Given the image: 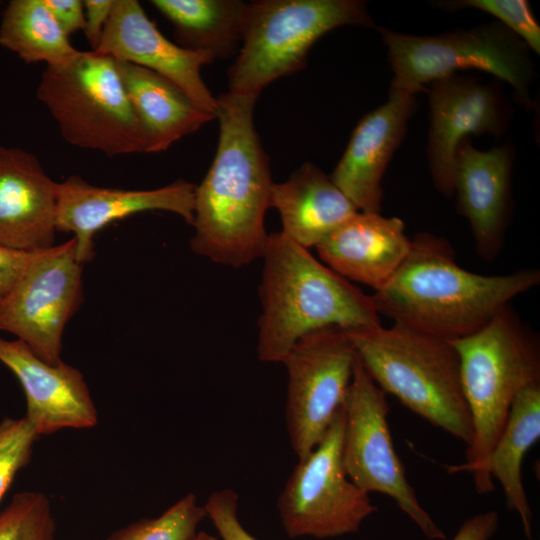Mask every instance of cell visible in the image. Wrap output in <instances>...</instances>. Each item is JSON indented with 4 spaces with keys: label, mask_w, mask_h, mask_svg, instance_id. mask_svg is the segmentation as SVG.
Wrapping results in <instances>:
<instances>
[{
    "label": "cell",
    "mask_w": 540,
    "mask_h": 540,
    "mask_svg": "<svg viewBox=\"0 0 540 540\" xmlns=\"http://www.w3.org/2000/svg\"><path fill=\"white\" fill-rule=\"evenodd\" d=\"M48 10L69 37L75 32L85 30V11L82 0H44Z\"/></svg>",
    "instance_id": "obj_32"
},
{
    "label": "cell",
    "mask_w": 540,
    "mask_h": 540,
    "mask_svg": "<svg viewBox=\"0 0 540 540\" xmlns=\"http://www.w3.org/2000/svg\"><path fill=\"white\" fill-rule=\"evenodd\" d=\"M345 332L364 368L385 393L467 446L471 443L460 360L451 342L398 325Z\"/></svg>",
    "instance_id": "obj_5"
},
{
    "label": "cell",
    "mask_w": 540,
    "mask_h": 540,
    "mask_svg": "<svg viewBox=\"0 0 540 540\" xmlns=\"http://www.w3.org/2000/svg\"><path fill=\"white\" fill-rule=\"evenodd\" d=\"M499 526L497 511H486L468 518L452 540H490Z\"/></svg>",
    "instance_id": "obj_34"
},
{
    "label": "cell",
    "mask_w": 540,
    "mask_h": 540,
    "mask_svg": "<svg viewBox=\"0 0 540 540\" xmlns=\"http://www.w3.org/2000/svg\"><path fill=\"white\" fill-rule=\"evenodd\" d=\"M356 359L345 330L328 326L302 336L282 360L288 373L286 426L298 460L316 447L343 409Z\"/></svg>",
    "instance_id": "obj_11"
},
{
    "label": "cell",
    "mask_w": 540,
    "mask_h": 540,
    "mask_svg": "<svg viewBox=\"0 0 540 540\" xmlns=\"http://www.w3.org/2000/svg\"><path fill=\"white\" fill-rule=\"evenodd\" d=\"M344 407L316 447L298 460L277 501L290 538H334L356 533L377 511L369 494L348 477L342 458Z\"/></svg>",
    "instance_id": "obj_9"
},
{
    "label": "cell",
    "mask_w": 540,
    "mask_h": 540,
    "mask_svg": "<svg viewBox=\"0 0 540 540\" xmlns=\"http://www.w3.org/2000/svg\"><path fill=\"white\" fill-rule=\"evenodd\" d=\"M439 7L446 10L468 7L484 11L517 35L530 50L540 53V26L525 0L446 1L439 2Z\"/></svg>",
    "instance_id": "obj_28"
},
{
    "label": "cell",
    "mask_w": 540,
    "mask_h": 540,
    "mask_svg": "<svg viewBox=\"0 0 540 540\" xmlns=\"http://www.w3.org/2000/svg\"><path fill=\"white\" fill-rule=\"evenodd\" d=\"M0 361L19 380L26 397L24 417L39 436L98 423L89 388L77 368L64 361L49 364L21 340L1 337Z\"/></svg>",
    "instance_id": "obj_16"
},
{
    "label": "cell",
    "mask_w": 540,
    "mask_h": 540,
    "mask_svg": "<svg viewBox=\"0 0 540 540\" xmlns=\"http://www.w3.org/2000/svg\"><path fill=\"white\" fill-rule=\"evenodd\" d=\"M414 109V95L390 90L388 100L353 130L330 178L358 211L380 213L381 181Z\"/></svg>",
    "instance_id": "obj_18"
},
{
    "label": "cell",
    "mask_w": 540,
    "mask_h": 540,
    "mask_svg": "<svg viewBox=\"0 0 540 540\" xmlns=\"http://www.w3.org/2000/svg\"><path fill=\"white\" fill-rule=\"evenodd\" d=\"M115 0H84L85 30L84 33L91 47L96 51L108 22Z\"/></svg>",
    "instance_id": "obj_33"
},
{
    "label": "cell",
    "mask_w": 540,
    "mask_h": 540,
    "mask_svg": "<svg viewBox=\"0 0 540 540\" xmlns=\"http://www.w3.org/2000/svg\"><path fill=\"white\" fill-rule=\"evenodd\" d=\"M539 437L540 382H534L516 395L486 464L487 475L500 483L507 507L518 514L523 532L530 540L532 510L522 482L521 468L525 454Z\"/></svg>",
    "instance_id": "obj_23"
},
{
    "label": "cell",
    "mask_w": 540,
    "mask_h": 540,
    "mask_svg": "<svg viewBox=\"0 0 540 540\" xmlns=\"http://www.w3.org/2000/svg\"><path fill=\"white\" fill-rule=\"evenodd\" d=\"M129 100L149 140V153L168 149L215 118L175 84L153 71L116 61Z\"/></svg>",
    "instance_id": "obj_22"
},
{
    "label": "cell",
    "mask_w": 540,
    "mask_h": 540,
    "mask_svg": "<svg viewBox=\"0 0 540 540\" xmlns=\"http://www.w3.org/2000/svg\"><path fill=\"white\" fill-rule=\"evenodd\" d=\"M172 24L177 44L215 59L239 50L247 3L241 0H152Z\"/></svg>",
    "instance_id": "obj_24"
},
{
    "label": "cell",
    "mask_w": 540,
    "mask_h": 540,
    "mask_svg": "<svg viewBox=\"0 0 540 540\" xmlns=\"http://www.w3.org/2000/svg\"><path fill=\"white\" fill-rule=\"evenodd\" d=\"M345 25L372 27L360 0H258L247 3L238 56L228 70L229 91L260 95L278 78L302 70L312 45Z\"/></svg>",
    "instance_id": "obj_7"
},
{
    "label": "cell",
    "mask_w": 540,
    "mask_h": 540,
    "mask_svg": "<svg viewBox=\"0 0 540 540\" xmlns=\"http://www.w3.org/2000/svg\"><path fill=\"white\" fill-rule=\"evenodd\" d=\"M261 258L259 360L281 363L298 339L320 328L353 330L381 325L372 295L283 233L269 234Z\"/></svg>",
    "instance_id": "obj_3"
},
{
    "label": "cell",
    "mask_w": 540,
    "mask_h": 540,
    "mask_svg": "<svg viewBox=\"0 0 540 540\" xmlns=\"http://www.w3.org/2000/svg\"><path fill=\"white\" fill-rule=\"evenodd\" d=\"M82 265L73 237L35 251L0 301V331L15 335L45 362H61L64 328L83 301Z\"/></svg>",
    "instance_id": "obj_12"
},
{
    "label": "cell",
    "mask_w": 540,
    "mask_h": 540,
    "mask_svg": "<svg viewBox=\"0 0 540 540\" xmlns=\"http://www.w3.org/2000/svg\"><path fill=\"white\" fill-rule=\"evenodd\" d=\"M58 183L38 158L0 145V245L34 252L54 245Z\"/></svg>",
    "instance_id": "obj_19"
},
{
    "label": "cell",
    "mask_w": 540,
    "mask_h": 540,
    "mask_svg": "<svg viewBox=\"0 0 540 540\" xmlns=\"http://www.w3.org/2000/svg\"><path fill=\"white\" fill-rule=\"evenodd\" d=\"M429 167L436 188L453 196L455 156L469 135L500 136L508 124L504 100L494 85L452 75L429 84Z\"/></svg>",
    "instance_id": "obj_15"
},
{
    "label": "cell",
    "mask_w": 540,
    "mask_h": 540,
    "mask_svg": "<svg viewBox=\"0 0 540 540\" xmlns=\"http://www.w3.org/2000/svg\"><path fill=\"white\" fill-rule=\"evenodd\" d=\"M193 540H220L206 532H198Z\"/></svg>",
    "instance_id": "obj_35"
},
{
    "label": "cell",
    "mask_w": 540,
    "mask_h": 540,
    "mask_svg": "<svg viewBox=\"0 0 540 540\" xmlns=\"http://www.w3.org/2000/svg\"><path fill=\"white\" fill-rule=\"evenodd\" d=\"M386 393L374 382L358 355L344 403L342 458L349 479L366 493H382L414 522L425 537L445 533L421 506L396 453L388 425Z\"/></svg>",
    "instance_id": "obj_10"
},
{
    "label": "cell",
    "mask_w": 540,
    "mask_h": 540,
    "mask_svg": "<svg viewBox=\"0 0 540 540\" xmlns=\"http://www.w3.org/2000/svg\"><path fill=\"white\" fill-rule=\"evenodd\" d=\"M0 46L26 63L64 66L75 59L77 50L61 30L44 0H12L2 13Z\"/></svg>",
    "instance_id": "obj_25"
},
{
    "label": "cell",
    "mask_w": 540,
    "mask_h": 540,
    "mask_svg": "<svg viewBox=\"0 0 540 540\" xmlns=\"http://www.w3.org/2000/svg\"><path fill=\"white\" fill-rule=\"evenodd\" d=\"M410 247L400 218L358 211L315 248L333 271L377 291L395 274Z\"/></svg>",
    "instance_id": "obj_20"
},
{
    "label": "cell",
    "mask_w": 540,
    "mask_h": 540,
    "mask_svg": "<svg viewBox=\"0 0 540 540\" xmlns=\"http://www.w3.org/2000/svg\"><path fill=\"white\" fill-rule=\"evenodd\" d=\"M203 507L221 540H258L239 520L238 495L235 491L231 489L216 491L209 496Z\"/></svg>",
    "instance_id": "obj_30"
},
{
    "label": "cell",
    "mask_w": 540,
    "mask_h": 540,
    "mask_svg": "<svg viewBox=\"0 0 540 540\" xmlns=\"http://www.w3.org/2000/svg\"><path fill=\"white\" fill-rule=\"evenodd\" d=\"M394 74L391 90L415 95L426 85L477 69L507 82L519 103L531 108L533 64L527 45L498 21L434 36L380 28Z\"/></svg>",
    "instance_id": "obj_8"
},
{
    "label": "cell",
    "mask_w": 540,
    "mask_h": 540,
    "mask_svg": "<svg viewBox=\"0 0 540 540\" xmlns=\"http://www.w3.org/2000/svg\"><path fill=\"white\" fill-rule=\"evenodd\" d=\"M206 517L193 493L186 494L156 518H145L114 531L106 540H193Z\"/></svg>",
    "instance_id": "obj_26"
},
{
    "label": "cell",
    "mask_w": 540,
    "mask_h": 540,
    "mask_svg": "<svg viewBox=\"0 0 540 540\" xmlns=\"http://www.w3.org/2000/svg\"><path fill=\"white\" fill-rule=\"evenodd\" d=\"M97 53L153 71L179 87L200 109L216 118L217 100L201 75L215 57L167 39L137 0H115Z\"/></svg>",
    "instance_id": "obj_14"
},
{
    "label": "cell",
    "mask_w": 540,
    "mask_h": 540,
    "mask_svg": "<svg viewBox=\"0 0 540 540\" xmlns=\"http://www.w3.org/2000/svg\"><path fill=\"white\" fill-rule=\"evenodd\" d=\"M36 95L70 145L109 157L149 153L147 133L110 56L80 51L64 66L46 67Z\"/></svg>",
    "instance_id": "obj_6"
},
{
    "label": "cell",
    "mask_w": 540,
    "mask_h": 540,
    "mask_svg": "<svg viewBox=\"0 0 540 540\" xmlns=\"http://www.w3.org/2000/svg\"><path fill=\"white\" fill-rule=\"evenodd\" d=\"M196 186L183 179L149 190H128L89 184L73 175L58 183L57 231L71 232L77 260L84 264L94 257V236L115 220L145 211H168L194 221Z\"/></svg>",
    "instance_id": "obj_13"
},
{
    "label": "cell",
    "mask_w": 540,
    "mask_h": 540,
    "mask_svg": "<svg viewBox=\"0 0 540 540\" xmlns=\"http://www.w3.org/2000/svg\"><path fill=\"white\" fill-rule=\"evenodd\" d=\"M56 524L48 497L16 493L0 513V540H55Z\"/></svg>",
    "instance_id": "obj_27"
},
{
    "label": "cell",
    "mask_w": 540,
    "mask_h": 540,
    "mask_svg": "<svg viewBox=\"0 0 540 540\" xmlns=\"http://www.w3.org/2000/svg\"><path fill=\"white\" fill-rule=\"evenodd\" d=\"M258 97L230 91L216 97L217 151L195 188L191 249L232 268L261 258L269 236L264 218L274 182L254 127Z\"/></svg>",
    "instance_id": "obj_1"
},
{
    "label": "cell",
    "mask_w": 540,
    "mask_h": 540,
    "mask_svg": "<svg viewBox=\"0 0 540 540\" xmlns=\"http://www.w3.org/2000/svg\"><path fill=\"white\" fill-rule=\"evenodd\" d=\"M512 149L478 150L469 138L455 156L453 195L458 212L469 224L479 256L494 259L500 252L510 221Z\"/></svg>",
    "instance_id": "obj_17"
},
{
    "label": "cell",
    "mask_w": 540,
    "mask_h": 540,
    "mask_svg": "<svg viewBox=\"0 0 540 540\" xmlns=\"http://www.w3.org/2000/svg\"><path fill=\"white\" fill-rule=\"evenodd\" d=\"M270 207L280 214L281 233L306 249L316 247L358 212L330 176L312 163L273 184Z\"/></svg>",
    "instance_id": "obj_21"
},
{
    "label": "cell",
    "mask_w": 540,
    "mask_h": 540,
    "mask_svg": "<svg viewBox=\"0 0 540 540\" xmlns=\"http://www.w3.org/2000/svg\"><path fill=\"white\" fill-rule=\"evenodd\" d=\"M451 343L459 355L473 437L465 463L447 470L472 474L476 491L486 494L494 489L486 464L511 405L525 386L540 382L539 342L508 305L482 329Z\"/></svg>",
    "instance_id": "obj_4"
},
{
    "label": "cell",
    "mask_w": 540,
    "mask_h": 540,
    "mask_svg": "<svg viewBox=\"0 0 540 540\" xmlns=\"http://www.w3.org/2000/svg\"><path fill=\"white\" fill-rule=\"evenodd\" d=\"M540 283V271L482 275L460 267L450 244L428 232L390 280L372 295L377 311L398 325L455 341L482 329L517 296Z\"/></svg>",
    "instance_id": "obj_2"
},
{
    "label": "cell",
    "mask_w": 540,
    "mask_h": 540,
    "mask_svg": "<svg viewBox=\"0 0 540 540\" xmlns=\"http://www.w3.org/2000/svg\"><path fill=\"white\" fill-rule=\"evenodd\" d=\"M39 437L25 417L0 421V502L16 474L29 463Z\"/></svg>",
    "instance_id": "obj_29"
},
{
    "label": "cell",
    "mask_w": 540,
    "mask_h": 540,
    "mask_svg": "<svg viewBox=\"0 0 540 540\" xmlns=\"http://www.w3.org/2000/svg\"><path fill=\"white\" fill-rule=\"evenodd\" d=\"M34 252L0 245V301L15 286L29 264Z\"/></svg>",
    "instance_id": "obj_31"
}]
</instances>
